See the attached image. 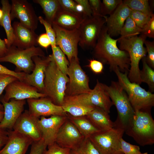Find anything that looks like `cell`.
<instances>
[{"label": "cell", "mask_w": 154, "mask_h": 154, "mask_svg": "<svg viewBox=\"0 0 154 154\" xmlns=\"http://www.w3.org/2000/svg\"><path fill=\"white\" fill-rule=\"evenodd\" d=\"M61 106L66 113L75 117L86 116L95 107L88 102L86 94L65 95Z\"/></svg>", "instance_id": "obj_17"}, {"label": "cell", "mask_w": 154, "mask_h": 154, "mask_svg": "<svg viewBox=\"0 0 154 154\" xmlns=\"http://www.w3.org/2000/svg\"><path fill=\"white\" fill-rule=\"evenodd\" d=\"M121 0H103L102 1L101 14L104 16L110 15L122 2Z\"/></svg>", "instance_id": "obj_36"}, {"label": "cell", "mask_w": 154, "mask_h": 154, "mask_svg": "<svg viewBox=\"0 0 154 154\" xmlns=\"http://www.w3.org/2000/svg\"><path fill=\"white\" fill-rule=\"evenodd\" d=\"M67 114L68 119L76 127L85 138L101 131L95 127L86 116L75 117Z\"/></svg>", "instance_id": "obj_28"}, {"label": "cell", "mask_w": 154, "mask_h": 154, "mask_svg": "<svg viewBox=\"0 0 154 154\" xmlns=\"http://www.w3.org/2000/svg\"><path fill=\"white\" fill-rule=\"evenodd\" d=\"M123 2L131 10L151 15L153 14L147 0H125L123 1Z\"/></svg>", "instance_id": "obj_34"}, {"label": "cell", "mask_w": 154, "mask_h": 154, "mask_svg": "<svg viewBox=\"0 0 154 154\" xmlns=\"http://www.w3.org/2000/svg\"><path fill=\"white\" fill-rule=\"evenodd\" d=\"M143 68L140 70V76L141 82L148 85L149 91L152 93L154 91V70L147 64L145 57L142 59Z\"/></svg>", "instance_id": "obj_30"}, {"label": "cell", "mask_w": 154, "mask_h": 154, "mask_svg": "<svg viewBox=\"0 0 154 154\" xmlns=\"http://www.w3.org/2000/svg\"><path fill=\"white\" fill-rule=\"evenodd\" d=\"M152 15L131 10L129 16L139 28L142 29L149 21Z\"/></svg>", "instance_id": "obj_35"}, {"label": "cell", "mask_w": 154, "mask_h": 154, "mask_svg": "<svg viewBox=\"0 0 154 154\" xmlns=\"http://www.w3.org/2000/svg\"><path fill=\"white\" fill-rule=\"evenodd\" d=\"M33 1L40 6L45 16V19L52 25L60 7L58 0H34Z\"/></svg>", "instance_id": "obj_29"}, {"label": "cell", "mask_w": 154, "mask_h": 154, "mask_svg": "<svg viewBox=\"0 0 154 154\" xmlns=\"http://www.w3.org/2000/svg\"><path fill=\"white\" fill-rule=\"evenodd\" d=\"M35 56H45L44 52L40 47L34 46L23 49L12 45L8 48L5 55L0 58V62L13 64L16 66V72L30 74L35 66L32 58Z\"/></svg>", "instance_id": "obj_7"}, {"label": "cell", "mask_w": 154, "mask_h": 154, "mask_svg": "<svg viewBox=\"0 0 154 154\" xmlns=\"http://www.w3.org/2000/svg\"><path fill=\"white\" fill-rule=\"evenodd\" d=\"M87 100L91 105L100 108L109 113L113 103L105 89L104 84L97 80L94 88L86 94Z\"/></svg>", "instance_id": "obj_24"}, {"label": "cell", "mask_w": 154, "mask_h": 154, "mask_svg": "<svg viewBox=\"0 0 154 154\" xmlns=\"http://www.w3.org/2000/svg\"><path fill=\"white\" fill-rule=\"evenodd\" d=\"M77 3L81 5L83 10V18L90 17L92 15V13L88 0H74Z\"/></svg>", "instance_id": "obj_48"}, {"label": "cell", "mask_w": 154, "mask_h": 154, "mask_svg": "<svg viewBox=\"0 0 154 154\" xmlns=\"http://www.w3.org/2000/svg\"><path fill=\"white\" fill-rule=\"evenodd\" d=\"M56 35V45L67 56L70 62L74 58H77L78 46L80 39L78 29H65L54 24L52 25Z\"/></svg>", "instance_id": "obj_11"}, {"label": "cell", "mask_w": 154, "mask_h": 154, "mask_svg": "<svg viewBox=\"0 0 154 154\" xmlns=\"http://www.w3.org/2000/svg\"><path fill=\"white\" fill-rule=\"evenodd\" d=\"M106 19L93 15L83 19L78 29L80 33L78 45L81 48L84 50L93 49L105 25Z\"/></svg>", "instance_id": "obj_9"}, {"label": "cell", "mask_w": 154, "mask_h": 154, "mask_svg": "<svg viewBox=\"0 0 154 154\" xmlns=\"http://www.w3.org/2000/svg\"><path fill=\"white\" fill-rule=\"evenodd\" d=\"M5 90V94L1 99L6 102L12 99L22 100L45 97L35 87L18 79L9 83Z\"/></svg>", "instance_id": "obj_13"}, {"label": "cell", "mask_w": 154, "mask_h": 154, "mask_svg": "<svg viewBox=\"0 0 154 154\" xmlns=\"http://www.w3.org/2000/svg\"><path fill=\"white\" fill-rule=\"evenodd\" d=\"M67 75L69 81L66 95L87 94L91 92L92 89L89 87V78L81 67L78 58H73L69 62Z\"/></svg>", "instance_id": "obj_10"}, {"label": "cell", "mask_w": 154, "mask_h": 154, "mask_svg": "<svg viewBox=\"0 0 154 154\" xmlns=\"http://www.w3.org/2000/svg\"><path fill=\"white\" fill-rule=\"evenodd\" d=\"M8 138L0 154H25L33 142L29 137L17 131L8 130Z\"/></svg>", "instance_id": "obj_20"}, {"label": "cell", "mask_w": 154, "mask_h": 154, "mask_svg": "<svg viewBox=\"0 0 154 154\" xmlns=\"http://www.w3.org/2000/svg\"></svg>", "instance_id": "obj_54"}, {"label": "cell", "mask_w": 154, "mask_h": 154, "mask_svg": "<svg viewBox=\"0 0 154 154\" xmlns=\"http://www.w3.org/2000/svg\"><path fill=\"white\" fill-rule=\"evenodd\" d=\"M67 119V116L53 115L48 118L41 116L38 125L42 138L47 146L55 143L59 131Z\"/></svg>", "instance_id": "obj_15"}, {"label": "cell", "mask_w": 154, "mask_h": 154, "mask_svg": "<svg viewBox=\"0 0 154 154\" xmlns=\"http://www.w3.org/2000/svg\"><path fill=\"white\" fill-rule=\"evenodd\" d=\"M37 43L38 44L45 48L51 46L50 40L46 33L42 34L38 36Z\"/></svg>", "instance_id": "obj_49"}, {"label": "cell", "mask_w": 154, "mask_h": 154, "mask_svg": "<svg viewBox=\"0 0 154 154\" xmlns=\"http://www.w3.org/2000/svg\"><path fill=\"white\" fill-rule=\"evenodd\" d=\"M12 26L14 37L12 45L23 49L37 46L38 36L35 31L23 26L18 21L14 22Z\"/></svg>", "instance_id": "obj_23"}, {"label": "cell", "mask_w": 154, "mask_h": 154, "mask_svg": "<svg viewBox=\"0 0 154 154\" xmlns=\"http://www.w3.org/2000/svg\"><path fill=\"white\" fill-rule=\"evenodd\" d=\"M27 102L29 113L38 118L53 115H67L61 106L54 104L45 97L28 99Z\"/></svg>", "instance_id": "obj_14"}, {"label": "cell", "mask_w": 154, "mask_h": 154, "mask_svg": "<svg viewBox=\"0 0 154 154\" xmlns=\"http://www.w3.org/2000/svg\"><path fill=\"white\" fill-rule=\"evenodd\" d=\"M43 154H69L70 149L58 145L56 143L49 145Z\"/></svg>", "instance_id": "obj_43"}, {"label": "cell", "mask_w": 154, "mask_h": 154, "mask_svg": "<svg viewBox=\"0 0 154 154\" xmlns=\"http://www.w3.org/2000/svg\"><path fill=\"white\" fill-rule=\"evenodd\" d=\"M125 132L141 146L154 143V121L151 112L136 111L125 128Z\"/></svg>", "instance_id": "obj_3"}, {"label": "cell", "mask_w": 154, "mask_h": 154, "mask_svg": "<svg viewBox=\"0 0 154 154\" xmlns=\"http://www.w3.org/2000/svg\"><path fill=\"white\" fill-rule=\"evenodd\" d=\"M51 48L52 54L57 66L63 73L67 75L69 62L65 55L57 46Z\"/></svg>", "instance_id": "obj_32"}, {"label": "cell", "mask_w": 154, "mask_h": 154, "mask_svg": "<svg viewBox=\"0 0 154 154\" xmlns=\"http://www.w3.org/2000/svg\"><path fill=\"white\" fill-rule=\"evenodd\" d=\"M84 138L67 118L59 131L55 143L61 147L71 149L80 144Z\"/></svg>", "instance_id": "obj_21"}, {"label": "cell", "mask_w": 154, "mask_h": 154, "mask_svg": "<svg viewBox=\"0 0 154 154\" xmlns=\"http://www.w3.org/2000/svg\"><path fill=\"white\" fill-rule=\"evenodd\" d=\"M25 74L23 72H17L10 70L0 64V74L10 75L16 77L19 80L23 81Z\"/></svg>", "instance_id": "obj_47"}, {"label": "cell", "mask_w": 154, "mask_h": 154, "mask_svg": "<svg viewBox=\"0 0 154 154\" xmlns=\"http://www.w3.org/2000/svg\"><path fill=\"white\" fill-rule=\"evenodd\" d=\"M131 10L122 2L114 11L107 17L105 25L110 36H118L127 19L129 16Z\"/></svg>", "instance_id": "obj_22"}, {"label": "cell", "mask_w": 154, "mask_h": 154, "mask_svg": "<svg viewBox=\"0 0 154 154\" xmlns=\"http://www.w3.org/2000/svg\"><path fill=\"white\" fill-rule=\"evenodd\" d=\"M146 37L141 34L131 37L119 38V49L128 53L130 61L128 77L132 82L139 84L142 83L140 76L139 63L141 60L146 56V48L144 46Z\"/></svg>", "instance_id": "obj_5"}, {"label": "cell", "mask_w": 154, "mask_h": 154, "mask_svg": "<svg viewBox=\"0 0 154 154\" xmlns=\"http://www.w3.org/2000/svg\"><path fill=\"white\" fill-rule=\"evenodd\" d=\"M104 87L117 110L116 120L125 128L135 112L128 96L118 82L112 81L110 86L104 84Z\"/></svg>", "instance_id": "obj_8"}, {"label": "cell", "mask_w": 154, "mask_h": 154, "mask_svg": "<svg viewBox=\"0 0 154 154\" xmlns=\"http://www.w3.org/2000/svg\"><path fill=\"white\" fill-rule=\"evenodd\" d=\"M115 126L108 130L100 131L89 138L100 154H123L121 147V139L125 128L116 121Z\"/></svg>", "instance_id": "obj_6"}, {"label": "cell", "mask_w": 154, "mask_h": 154, "mask_svg": "<svg viewBox=\"0 0 154 154\" xmlns=\"http://www.w3.org/2000/svg\"><path fill=\"white\" fill-rule=\"evenodd\" d=\"M144 44L146 48L147 55L145 57L146 61L148 65L153 69L154 68V42L146 40Z\"/></svg>", "instance_id": "obj_39"}, {"label": "cell", "mask_w": 154, "mask_h": 154, "mask_svg": "<svg viewBox=\"0 0 154 154\" xmlns=\"http://www.w3.org/2000/svg\"><path fill=\"white\" fill-rule=\"evenodd\" d=\"M11 2V20L17 18L23 25L35 31L39 21L32 4L26 0H12Z\"/></svg>", "instance_id": "obj_12"}, {"label": "cell", "mask_w": 154, "mask_h": 154, "mask_svg": "<svg viewBox=\"0 0 154 154\" xmlns=\"http://www.w3.org/2000/svg\"><path fill=\"white\" fill-rule=\"evenodd\" d=\"M89 63L87 66L94 73L100 74L104 69L103 64L100 61L94 59L89 60Z\"/></svg>", "instance_id": "obj_46"}, {"label": "cell", "mask_w": 154, "mask_h": 154, "mask_svg": "<svg viewBox=\"0 0 154 154\" xmlns=\"http://www.w3.org/2000/svg\"><path fill=\"white\" fill-rule=\"evenodd\" d=\"M39 119V118L31 114L28 110H25L17 120L13 129L29 137L33 141H39L42 139Z\"/></svg>", "instance_id": "obj_18"}, {"label": "cell", "mask_w": 154, "mask_h": 154, "mask_svg": "<svg viewBox=\"0 0 154 154\" xmlns=\"http://www.w3.org/2000/svg\"><path fill=\"white\" fill-rule=\"evenodd\" d=\"M38 20L45 28L46 33L50 40L51 47L56 46L55 33L52 25L41 16L38 17Z\"/></svg>", "instance_id": "obj_38"}, {"label": "cell", "mask_w": 154, "mask_h": 154, "mask_svg": "<svg viewBox=\"0 0 154 154\" xmlns=\"http://www.w3.org/2000/svg\"><path fill=\"white\" fill-rule=\"evenodd\" d=\"M8 48L4 40L0 38V58L4 56L7 53Z\"/></svg>", "instance_id": "obj_51"}, {"label": "cell", "mask_w": 154, "mask_h": 154, "mask_svg": "<svg viewBox=\"0 0 154 154\" xmlns=\"http://www.w3.org/2000/svg\"><path fill=\"white\" fill-rule=\"evenodd\" d=\"M17 79L16 77L10 75L0 74V98L3 91L7 86L11 82ZM0 109L4 110L3 107L1 103L0 99Z\"/></svg>", "instance_id": "obj_40"}, {"label": "cell", "mask_w": 154, "mask_h": 154, "mask_svg": "<svg viewBox=\"0 0 154 154\" xmlns=\"http://www.w3.org/2000/svg\"><path fill=\"white\" fill-rule=\"evenodd\" d=\"M83 19L82 17L65 10L60 6L52 24L65 29L74 30L78 29Z\"/></svg>", "instance_id": "obj_25"}, {"label": "cell", "mask_w": 154, "mask_h": 154, "mask_svg": "<svg viewBox=\"0 0 154 154\" xmlns=\"http://www.w3.org/2000/svg\"><path fill=\"white\" fill-rule=\"evenodd\" d=\"M51 55L45 72L43 93L54 104L61 106L69 79L58 67Z\"/></svg>", "instance_id": "obj_2"}, {"label": "cell", "mask_w": 154, "mask_h": 154, "mask_svg": "<svg viewBox=\"0 0 154 154\" xmlns=\"http://www.w3.org/2000/svg\"><path fill=\"white\" fill-rule=\"evenodd\" d=\"M47 147L42 138L39 141H33L31 145L29 154H43Z\"/></svg>", "instance_id": "obj_42"}, {"label": "cell", "mask_w": 154, "mask_h": 154, "mask_svg": "<svg viewBox=\"0 0 154 154\" xmlns=\"http://www.w3.org/2000/svg\"><path fill=\"white\" fill-rule=\"evenodd\" d=\"M1 102L3 107L4 116L0 123V129L11 130L20 116L23 112L25 100L11 99L6 102L2 99Z\"/></svg>", "instance_id": "obj_19"}, {"label": "cell", "mask_w": 154, "mask_h": 154, "mask_svg": "<svg viewBox=\"0 0 154 154\" xmlns=\"http://www.w3.org/2000/svg\"><path fill=\"white\" fill-rule=\"evenodd\" d=\"M52 55L43 57L35 56L32 58L35 66L30 74L25 73L23 81L35 87L43 93L44 80L46 68L50 61Z\"/></svg>", "instance_id": "obj_16"}, {"label": "cell", "mask_w": 154, "mask_h": 154, "mask_svg": "<svg viewBox=\"0 0 154 154\" xmlns=\"http://www.w3.org/2000/svg\"><path fill=\"white\" fill-rule=\"evenodd\" d=\"M118 79V82L126 93L134 111L151 112L154 105V94L146 91L139 84L131 82L128 77V73H123L118 69L114 71Z\"/></svg>", "instance_id": "obj_4"}, {"label": "cell", "mask_w": 154, "mask_h": 154, "mask_svg": "<svg viewBox=\"0 0 154 154\" xmlns=\"http://www.w3.org/2000/svg\"><path fill=\"white\" fill-rule=\"evenodd\" d=\"M109 113L97 107L86 116L97 129L101 131L109 130L114 127L115 123L111 120Z\"/></svg>", "instance_id": "obj_26"}, {"label": "cell", "mask_w": 154, "mask_h": 154, "mask_svg": "<svg viewBox=\"0 0 154 154\" xmlns=\"http://www.w3.org/2000/svg\"><path fill=\"white\" fill-rule=\"evenodd\" d=\"M2 17L0 20V25L4 28L7 36L4 40L8 48L13 44L14 37L10 17L11 4L7 0H1Z\"/></svg>", "instance_id": "obj_27"}, {"label": "cell", "mask_w": 154, "mask_h": 154, "mask_svg": "<svg viewBox=\"0 0 154 154\" xmlns=\"http://www.w3.org/2000/svg\"><path fill=\"white\" fill-rule=\"evenodd\" d=\"M58 1L60 7L62 9L81 16L78 12L77 10V3L74 0H58Z\"/></svg>", "instance_id": "obj_41"}, {"label": "cell", "mask_w": 154, "mask_h": 154, "mask_svg": "<svg viewBox=\"0 0 154 154\" xmlns=\"http://www.w3.org/2000/svg\"><path fill=\"white\" fill-rule=\"evenodd\" d=\"M141 34L146 37L154 38V15L153 14L151 18L145 27L142 29Z\"/></svg>", "instance_id": "obj_44"}, {"label": "cell", "mask_w": 154, "mask_h": 154, "mask_svg": "<svg viewBox=\"0 0 154 154\" xmlns=\"http://www.w3.org/2000/svg\"><path fill=\"white\" fill-rule=\"evenodd\" d=\"M3 15V11L2 9H0V20L1 19Z\"/></svg>", "instance_id": "obj_53"}, {"label": "cell", "mask_w": 154, "mask_h": 154, "mask_svg": "<svg viewBox=\"0 0 154 154\" xmlns=\"http://www.w3.org/2000/svg\"><path fill=\"white\" fill-rule=\"evenodd\" d=\"M142 29L139 28L129 16L126 19L120 32V38H128L138 36Z\"/></svg>", "instance_id": "obj_31"}, {"label": "cell", "mask_w": 154, "mask_h": 154, "mask_svg": "<svg viewBox=\"0 0 154 154\" xmlns=\"http://www.w3.org/2000/svg\"><path fill=\"white\" fill-rule=\"evenodd\" d=\"M8 138L7 130L0 129V150L6 144Z\"/></svg>", "instance_id": "obj_50"}, {"label": "cell", "mask_w": 154, "mask_h": 154, "mask_svg": "<svg viewBox=\"0 0 154 154\" xmlns=\"http://www.w3.org/2000/svg\"><path fill=\"white\" fill-rule=\"evenodd\" d=\"M121 150L123 154H148L147 152L142 153L139 146L127 142L123 138L120 140Z\"/></svg>", "instance_id": "obj_37"}, {"label": "cell", "mask_w": 154, "mask_h": 154, "mask_svg": "<svg viewBox=\"0 0 154 154\" xmlns=\"http://www.w3.org/2000/svg\"><path fill=\"white\" fill-rule=\"evenodd\" d=\"M89 3L92 13V15L102 17L107 19L101 14L102 1L100 0H89Z\"/></svg>", "instance_id": "obj_45"}, {"label": "cell", "mask_w": 154, "mask_h": 154, "mask_svg": "<svg viewBox=\"0 0 154 154\" xmlns=\"http://www.w3.org/2000/svg\"><path fill=\"white\" fill-rule=\"evenodd\" d=\"M118 40L119 38L114 39L110 36L105 25L92 53L97 60L103 64H108L110 70L114 71L118 69L122 72L128 73L130 64L129 57L127 52L117 47Z\"/></svg>", "instance_id": "obj_1"}, {"label": "cell", "mask_w": 154, "mask_h": 154, "mask_svg": "<svg viewBox=\"0 0 154 154\" xmlns=\"http://www.w3.org/2000/svg\"><path fill=\"white\" fill-rule=\"evenodd\" d=\"M4 110L0 109V123L2 120L4 116Z\"/></svg>", "instance_id": "obj_52"}, {"label": "cell", "mask_w": 154, "mask_h": 154, "mask_svg": "<svg viewBox=\"0 0 154 154\" xmlns=\"http://www.w3.org/2000/svg\"><path fill=\"white\" fill-rule=\"evenodd\" d=\"M69 154H100L89 138H85L78 145L70 149Z\"/></svg>", "instance_id": "obj_33"}]
</instances>
